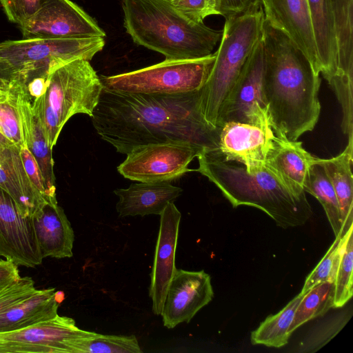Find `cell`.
Returning <instances> with one entry per match:
<instances>
[{
	"label": "cell",
	"instance_id": "obj_1",
	"mask_svg": "<svg viewBox=\"0 0 353 353\" xmlns=\"http://www.w3.org/2000/svg\"><path fill=\"white\" fill-rule=\"evenodd\" d=\"M92 122L101 138L127 154L148 144L187 143L219 153L220 128L201 110V90L179 94H143L103 88Z\"/></svg>",
	"mask_w": 353,
	"mask_h": 353
},
{
	"label": "cell",
	"instance_id": "obj_2",
	"mask_svg": "<svg viewBox=\"0 0 353 353\" xmlns=\"http://www.w3.org/2000/svg\"><path fill=\"white\" fill-rule=\"evenodd\" d=\"M262 39L263 94L272 127L275 134L296 141L318 122L320 73L285 33L265 19Z\"/></svg>",
	"mask_w": 353,
	"mask_h": 353
},
{
	"label": "cell",
	"instance_id": "obj_3",
	"mask_svg": "<svg viewBox=\"0 0 353 353\" xmlns=\"http://www.w3.org/2000/svg\"><path fill=\"white\" fill-rule=\"evenodd\" d=\"M197 158L196 171L212 182L234 208H256L283 228L303 225L311 218L306 196L291 192L265 165L248 172L243 165L225 161L212 152L203 151Z\"/></svg>",
	"mask_w": 353,
	"mask_h": 353
},
{
	"label": "cell",
	"instance_id": "obj_4",
	"mask_svg": "<svg viewBox=\"0 0 353 353\" xmlns=\"http://www.w3.org/2000/svg\"><path fill=\"white\" fill-rule=\"evenodd\" d=\"M124 27L133 41L168 60L203 58L212 54L223 30L197 23L170 0H123Z\"/></svg>",
	"mask_w": 353,
	"mask_h": 353
},
{
	"label": "cell",
	"instance_id": "obj_5",
	"mask_svg": "<svg viewBox=\"0 0 353 353\" xmlns=\"http://www.w3.org/2000/svg\"><path fill=\"white\" fill-rule=\"evenodd\" d=\"M103 88L100 77L85 59H76L50 71L45 93L32 99V104L52 149L73 115L92 116Z\"/></svg>",
	"mask_w": 353,
	"mask_h": 353
},
{
	"label": "cell",
	"instance_id": "obj_6",
	"mask_svg": "<svg viewBox=\"0 0 353 353\" xmlns=\"http://www.w3.org/2000/svg\"><path fill=\"white\" fill-rule=\"evenodd\" d=\"M262 6L225 18L219 49L210 75L201 89V110L205 121L218 126L222 104L245 63L263 36Z\"/></svg>",
	"mask_w": 353,
	"mask_h": 353
},
{
	"label": "cell",
	"instance_id": "obj_7",
	"mask_svg": "<svg viewBox=\"0 0 353 353\" xmlns=\"http://www.w3.org/2000/svg\"><path fill=\"white\" fill-rule=\"evenodd\" d=\"M216 53L199 59L168 60L112 76L100 77L104 88L131 93L179 94L200 90L205 83Z\"/></svg>",
	"mask_w": 353,
	"mask_h": 353
},
{
	"label": "cell",
	"instance_id": "obj_8",
	"mask_svg": "<svg viewBox=\"0 0 353 353\" xmlns=\"http://www.w3.org/2000/svg\"><path fill=\"white\" fill-rule=\"evenodd\" d=\"M104 37L30 39L0 43V57L8 61L23 83L46 76L54 68L76 60L90 61L101 51Z\"/></svg>",
	"mask_w": 353,
	"mask_h": 353
},
{
	"label": "cell",
	"instance_id": "obj_9",
	"mask_svg": "<svg viewBox=\"0 0 353 353\" xmlns=\"http://www.w3.org/2000/svg\"><path fill=\"white\" fill-rule=\"evenodd\" d=\"M264 61L261 38L222 104L219 127L232 121L272 128L263 94Z\"/></svg>",
	"mask_w": 353,
	"mask_h": 353
},
{
	"label": "cell",
	"instance_id": "obj_10",
	"mask_svg": "<svg viewBox=\"0 0 353 353\" xmlns=\"http://www.w3.org/2000/svg\"><path fill=\"white\" fill-rule=\"evenodd\" d=\"M201 152L187 143L148 144L127 154L117 170L123 176L132 181H170L192 171L188 165Z\"/></svg>",
	"mask_w": 353,
	"mask_h": 353
},
{
	"label": "cell",
	"instance_id": "obj_11",
	"mask_svg": "<svg viewBox=\"0 0 353 353\" xmlns=\"http://www.w3.org/2000/svg\"><path fill=\"white\" fill-rule=\"evenodd\" d=\"M19 27L25 39L105 37L96 21L70 0H48Z\"/></svg>",
	"mask_w": 353,
	"mask_h": 353
},
{
	"label": "cell",
	"instance_id": "obj_12",
	"mask_svg": "<svg viewBox=\"0 0 353 353\" xmlns=\"http://www.w3.org/2000/svg\"><path fill=\"white\" fill-rule=\"evenodd\" d=\"M0 256L16 265L42 263L32 216H24L12 196L0 187Z\"/></svg>",
	"mask_w": 353,
	"mask_h": 353
},
{
	"label": "cell",
	"instance_id": "obj_13",
	"mask_svg": "<svg viewBox=\"0 0 353 353\" xmlns=\"http://www.w3.org/2000/svg\"><path fill=\"white\" fill-rule=\"evenodd\" d=\"M93 334L77 327L73 319L58 314L19 330L0 333V353H64L65 341Z\"/></svg>",
	"mask_w": 353,
	"mask_h": 353
},
{
	"label": "cell",
	"instance_id": "obj_14",
	"mask_svg": "<svg viewBox=\"0 0 353 353\" xmlns=\"http://www.w3.org/2000/svg\"><path fill=\"white\" fill-rule=\"evenodd\" d=\"M214 296L210 276L203 270L176 269L161 312L163 325L172 329L189 323Z\"/></svg>",
	"mask_w": 353,
	"mask_h": 353
},
{
	"label": "cell",
	"instance_id": "obj_15",
	"mask_svg": "<svg viewBox=\"0 0 353 353\" xmlns=\"http://www.w3.org/2000/svg\"><path fill=\"white\" fill-rule=\"evenodd\" d=\"M274 136L272 128L225 123L221 126L219 155L225 161H236L248 172H253L265 166Z\"/></svg>",
	"mask_w": 353,
	"mask_h": 353
},
{
	"label": "cell",
	"instance_id": "obj_16",
	"mask_svg": "<svg viewBox=\"0 0 353 353\" xmlns=\"http://www.w3.org/2000/svg\"><path fill=\"white\" fill-rule=\"evenodd\" d=\"M181 217L174 203H170L160 214L149 288L152 312L156 315L161 314L168 288L176 269L175 253Z\"/></svg>",
	"mask_w": 353,
	"mask_h": 353
},
{
	"label": "cell",
	"instance_id": "obj_17",
	"mask_svg": "<svg viewBox=\"0 0 353 353\" xmlns=\"http://www.w3.org/2000/svg\"><path fill=\"white\" fill-rule=\"evenodd\" d=\"M265 19L285 33L320 73L307 0H261Z\"/></svg>",
	"mask_w": 353,
	"mask_h": 353
},
{
	"label": "cell",
	"instance_id": "obj_18",
	"mask_svg": "<svg viewBox=\"0 0 353 353\" xmlns=\"http://www.w3.org/2000/svg\"><path fill=\"white\" fill-rule=\"evenodd\" d=\"M8 94L19 110L24 143L39 166L49 194L57 198L52 148L46 141L26 85L19 80Z\"/></svg>",
	"mask_w": 353,
	"mask_h": 353
},
{
	"label": "cell",
	"instance_id": "obj_19",
	"mask_svg": "<svg viewBox=\"0 0 353 353\" xmlns=\"http://www.w3.org/2000/svg\"><path fill=\"white\" fill-rule=\"evenodd\" d=\"M32 220L43 259L72 256L74 231L57 201H46L32 215Z\"/></svg>",
	"mask_w": 353,
	"mask_h": 353
},
{
	"label": "cell",
	"instance_id": "obj_20",
	"mask_svg": "<svg viewBox=\"0 0 353 353\" xmlns=\"http://www.w3.org/2000/svg\"><path fill=\"white\" fill-rule=\"evenodd\" d=\"M316 157L306 151L302 142L275 134L266 157L265 166L293 193L305 195L304 183Z\"/></svg>",
	"mask_w": 353,
	"mask_h": 353
},
{
	"label": "cell",
	"instance_id": "obj_21",
	"mask_svg": "<svg viewBox=\"0 0 353 353\" xmlns=\"http://www.w3.org/2000/svg\"><path fill=\"white\" fill-rule=\"evenodd\" d=\"M114 193L119 197L116 210L120 217L144 216L160 215L181 195L182 189L170 181L139 182L116 189Z\"/></svg>",
	"mask_w": 353,
	"mask_h": 353
},
{
	"label": "cell",
	"instance_id": "obj_22",
	"mask_svg": "<svg viewBox=\"0 0 353 353\" xmlns=\"http://www.w3.org/2000/svg\"><path fill=\"white\" fill-rule=\"evenodd\" d=\"M0 187L12 196L24 216H32L46 202L30 180L20 148L14 145L0 149Z\"/></svg>",
	"mask_w": 353,
	"mask_h": 353
},
{
	"label": "cell",
	"instance_id": "obj_23",
	"mask_svg": "<svg viewBox=\"0 0 353 353\" xmlns=\"http://www.w3.org/2000/svg\"><path fill=\"white\" fill-rule=\"evenodd\" d=\"M65 294L55 288L37 290L30 297L0 314V333L19 330L54 318Z\"/></svg>",
	"mask_w": 353,
	"mask_h": 353
},
{
	"label": "cell",
	"instance_id": "obj_24",
	"mask_svg": "<svg viewBox=\"0 0 353 353\" xmlns=\"http://www.w3.org/2000/svg\"><path fill=\"white\" fill-rule=\"evenodd\" d=\"M310 20L320 65L327 80L337 68L338 43L335 16L331 0H307Z\"/></svg>",
	"mask_w": 353,
	"mask_h": 353
},
{
	"label": "cell",
	"instance_id": "obj_25",
	"mask_svg": "<svg viewBox=\"0 0 353 353\" xmlns=\"http://www.w3.org/2000/svg\"><path fill=\"white\" fill-rule=\"evenodd\" d=\"M353 135L348 136L345 148L330 159H319L334 188L339 203L342 228L340 236L347 233L353 223Z\"/></svg>",
	"mask_w": 353,
	"mask_h": 353
},
{
	"label": "cell",
	"instance_id": "obj_26",
	"mask_svg": "<svg viewBox=\"0 0 353 353\" xmlns=\"http://www.w3.org/2000/svg\"><path fill=\"white\" fill-rule=\"evenodd\" d=\"M303 296L304 294L300 293L278 313L268 316L255 330L251 332L252 344L276 348L286 345L291 335L289 332L290 327L297 306Z\"/></svg>",
	"mask_w": 353,
	"mask_h": 353
},
{
	"label": "cell",
	"instance_id": "obj_27",
	"mask_svg": "<svg viewBox=\"0 0 353 353\" xmlns=\"http://www.w3.org/2000/svg\"><path fill=\"white\" fill-rule=\"evenodd\" d=\"M303 190L320 202L335 236H340L342 223L338 201L329 178L319 161V158H316L308 170Z\"/></svg>",
	"mask_w": 353,
	"mask_h": 353
},
{
	"label": "cell",
	"instance_id": "obj_28",
	"mask_svg": "<svg viewBox=\"0 0 353 353\" xmlns=\"http://www.w3.org/2000/svg\"><path fill=\"white\" fill-rule=\"evenodd\" d=\"M64 353H140L135 336L93 334L71 339L63 344Z\"/></svg>",
	"mask_w": 353,
	"mask_h": 353
},
{
	"label": "cell",
	"instance_id": "obj_29",
	"mask_svg": "<svg viewBox=\"0 0 353 353\" xmlns=\"http://www.w3.org/2000/svg\"><path fill=\"white\" fill-rule=\"evenodd\" d=\"M334 281L319 283L305 293L296 310L289 332L325 314L334 305Z\"/></svg>",
	"mask_w": 353,
	"mask_h": 353
},
{
	"label": "cell",
	"instance_id": "obj_30",
	"mask_svg": "<svg viewBox=\"0 0 353 353\" xmlns=\"http://www.w3.org/2000/svg\"><path fill=\"white\" fill-rule=\"evenodd\" d=\"M353 225L343 237L340 260L334 280L333 308L343 307L352 298L353 271Z\"/></svg>",
	"mask_w": 353,
	"mask_h": 353
},
{
	"label": "cell",
	"instance_id": "obj_31",
	"mask_svg": "<svg viewBox=\"0 0 353 353\" xmlns=\"http://www.w3.org/2000/svg\"><path fill=\"white\" fill-rule=\"evenodd\" d=\"M342 244L343 237L336 236L334 243L326 254L307 276L301 294H305L319 283L334 281L341 254Z\"/></svg>",
	"mask_w": 353,
	"mask_h": 353
},
{
	"label": "cell",
	"instance_id": "obj_32",
	"mask_svg": "<svg viewBox=\"0 0 353 353\" xmlns=\"http://www.w3.org/2000/svg\"><path fill=\"white\" fill-rule=\"evenodd\" d=\"M0 133L19 148L24 143L20 114L8 93L0 99Z\"/></svg>",
	"mask_w": 353,
	"mask_h": 353
},
{
	"label": "cell",
	"instance_id": "obj_33",
	"mask_svg": "<svg viewBox=\"0 0 353 353\" xmlns=\"http://www.w3.org/2000/svg\"><path fill=\"white\" fill-rule=\"evenodd\" d=\"M189 19L197 23L210 15H221L222 0H170Z\"/></svg>",
	"mask_w": 353,
	"mask_h": 353
},
{
	"label": "cell",
	"instance_id": "obj_34",
	"mask_svg": "<svg viewBox=\"0 0 353 353\" xmlns=\"http://www.w3.org/2000/svg\"><path fill=\"white\" fill-rule=\"evenodd\" d=\"M37 290L31 277L20 276L0 292V314L28 299Z\"/></svg>",
	"mask_w": 353,
	"mask_h": 353
},
{
	"label": "cell",
	"instance_id": "obj_35",
	"mask_svg": "<svg viewBox=\"0 0 353 353\" xmlns=\"http://www.w3.org/2000/svg\"><path fill=\"white\" fill-rule=\"evenodd\" d=\"M48 0H0L10 21L21 25L32 17Z\"/></svg>",
	"mask_w": 353,
	"mask_h": 353
},
{
	"label": "cell",
	"instance_id": "obj_36",
	"mask_svg": "<svg viewBox=\"0 0 353 353\" xmlns=\"http://www.w3.org/2000/svg\"><path fill=\"white\" fill-rule=\"evenodd\" d=\"M20 154L30 180L44 200L46 201H57V198H53L49 194L39 166L25 143L20 148Z\"/></svg>",
	"mask_w": 353,
	"mask_h": 353
},
{
	"label": "cell",
	"instance_id": "obj_37",
	"mask_svg": "<svg viewBox=\"0 0 353 353\" xmlns=\"http://www.w3.org/2000/svg\"><path fill=\"white\" fill-rule=\"evenodd\" d=\"M260 6H261V0H222L221 15L227 18Z\"/></svg>",
	"mask_w": 353,
	"mask_h": 353
},
{
	"label": "cell",
	"instance_id": "obj_38",
	"mask_svg": "<svg viewBox=\"0 0 353 353\" xmlns=\"http://www.w3.org/2000/svg\"><path fill=\"white\" fill-rule=\"evenodd\" d=\"M19 81V74L10 63L0 57V90L8 93Z\"/></svg>",
	"mask_w": 353,
	"mask_h": 353
},
{
	"label": "cell",
	"instance_id": "obj_39",
	"mask_svg": "<svg viewBox=\"0 0 353 353\" xmlns=\"http://www.w3.org/2000/svg\"><path fill=\"white\" fill-rule=\"evenodd\" d=\"M20 277L18 265L9 260H0V289Z\"/></svg>",
	"mask_w": 353,
	"mask_h": 353
},
{
	"label": "cell",
	"instance_id": "obj_40",
	"mask_svg": "<svg viewBox=\"0 0 353 353\" xmlns=\"http://www.w3.org/2000/svg\"><path fill=\"white\" fill-rule=\"evenodd\" d=\"M48 75L34 77L23 83L32 99L39 97L45 93L47 89Z\"/></svg>",
	"mask_w": 353,
	"mask_h": 353
},
{
	"label": "cell",
	"instance_id": "obj_41",
	"mask_svg": "<svg viewBox=\"0 0 353 353\" xmlns=\"http://www.w3.org/2000/svg\"><path fill=\"white\" fill-rule=\"evenodd\" d=\"M13 144L9 140H8L0 133V149L2 148L11 146Z\"/></svg>",
	"mask_w": 353,
	"mask_h": 353
},
{
	"label": "cell",
	"instance_id": "obj_42",
	"mask_svg": "<svg viewBox=\"0 0 353 353\" xmlns=\"http://www.w3.org/2000/svg\"><path fill=\"white\" fill-rule=\"evenodd\" d=\"M7 93H5L0 90V99H3L6 97Z\"/></svg>",
	"mask_w": 353,
	"mask_h": 353
},
{
	"label": "cell",
	"instance_id": "obj_43",
	"mask_svg": "<svg viewBox=\"0 0 353 353\" xmlns=\"http://www.w3.org/2000/svg\"><path fill=\"white\" fill-rule=\"evenodd\" d=\"M5 288H6V287H5ZM5 288L0 289V292H1V291H2Z\"/></svg>",
	"mask_w": 353,
	"mask_h": 353
}]
</instances>
